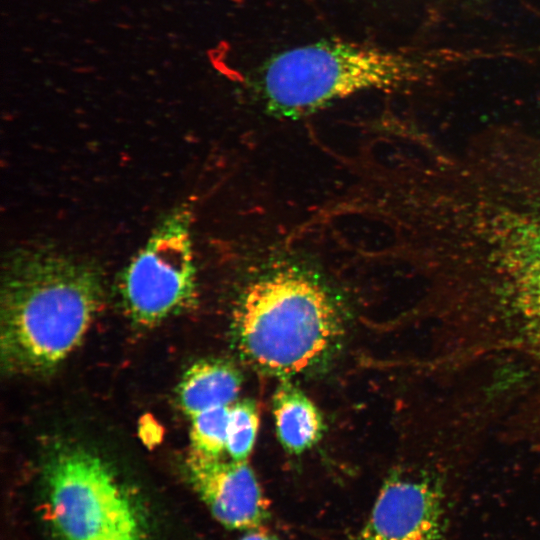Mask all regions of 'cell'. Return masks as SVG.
Wrapping results in <instances>:
<instances>
[{
	"mask_svg": "<svg viewBox=\"0 0 540 540\" xmlns=\"http://www.w3.org/2000/svg\"><path fill=\"white\" fill-rule=\"evenodd\" d=\"M96 265L48 246L9 252L1 290V355L6 368L39 373L81 342L102 305Z\"/></svg>",
	"mask_w": 540,
	"mask_h": 540,
	"instance_id": "obj_1",
	"label": "cell"
},
{
	"mask_svg": "<svg viewBox=\"0 0 540 540\" xmlns=\"http://www.w3.org/2000/svg\"><path fill=\"white\" fill-rule=\"evenodd\" d=\"M487 56L489 52H408L328 39L268 59L258 73L257 90L271 115L299 119L361 92L413 88L451 65Z\"/></svg>",
	"mask_w": 540,
	"mask_h": 540,
	"instance_id": "obj_2",
	"label": "cell"
},
{
	"mask_svg": "<svg viewBox=\"0 0 540 540\" xmlns=\"http://www.w3.org/2000/svg\"><path fill=\"white\" fill-rule=\"evenodd\" d=\"M340 306L328 286L297 266L249 282L232 315L241 357L262 373L290 377L319 366L343 334Z\"/></svg>",
	"mask_w": 540,
	"mask_h": 540,
	"instance_id": "obj_3",
	"label": "cell"
},
{
	"mask_svg": "<svg viewBox=\"0 0 540 540\" xmlns=\"http://www.w3.org/2000/svg\"><path fill=\"white\" fill-rule=\"evenodd\" d=\"M45 474L48 516L60 540H148L134 501L96 455L59 449Z\"/></svg>",
	"mask_w": 540,
	"mask_h": 540,
	"instance_id": "obj_4",
	"label": "cell"
},
{
	"mask_svg": "<svg viewBox=\"0 0 540 540\" xmlns=\"http://www.w3.org/2000/svg\"><path fill=\"white\" fill-rule=\"evenodd\" d=\"M132 320L153 325L189 307L196 297L191 212L179 206L164 216L120 278Z\"/></svg>",
	"mask_w": 540,
	"mask_h": 540,
	"instance_id": "obj_5",
	"label": "cell"
},
{
	"mask_svg": "<svg viewBox=\"0 0 540 540\" xmlns=\"http://www.w3.org/2000/svg\"><path fill=\"white\" fill-rule=\"evenodd\" d=\"M187 468L193 487L223 526L246 531L267 518L265 497L247 461L191 451Z\"/></svg>",
	"mask_w": 540,
	"mask_h": 540,
	"instance_id": "obj_6",
	"label": "cell"
},
{
	"mask_svg": "<svg viewBox=\"0 0 540 540\" xmlns=\"http://www.w3.org/2000/svg\"><path fill=\"white\" fill-rule=\"evenodd\" d=\"M442 496L422 477L393 475L381 488L359 536L367 540H412L440 535Z\"/></svg>",
	"mask_w": 540,
	"mask_h": 540,
	"instance_id": "obj_7",
	"label": "cell"
},
{
	"mask_svg": "<svg viewBox=\"0 0 540 540\" xmlns=\"http://www.w3.org/2000/svg\"><path fill=\"white\" fill-rule=\"evenodd\" d=\"M242 375L231 363L206 359L195 362L178 386V401L192 418L209 409L232 405L240 392Z\"/></svg>",
	"mask_w": 540,
	"mask_h": 540,
	"instance_id": "obj_8",
	"label": "cell"
},
{
	"mask_svg": "<svg viewBox=\"0 0 540 540\" xmlns=\"http://www.w3.org/2000/svg\"><path fill=\"white\" fill-rule=\"evenodd\" d=\"M273 415L278 439L289 453L305 452L322 436L324 422L319 409L289 382L281 383L273 395Z\"/></svg>",
	"mask_w": 540,
	"mask_h": 540,
	"instance_id": "obj_9",
	"label": "cell"
},
{
	"mask_svg": "<svg viewBox=\"0 0 540 540\" xmlns=\"http://www.w3.org/2000/svg\"><path fill=\"white\" fill-rule=\"evenodd\" d=\"M259 428V412L250 399L235 401L229 408L226 454L235 461H247Z\"/></svg>",
	"mask_w": 540,
	"mask_h": 540,
	"instance_id": "obj_10",
	"label": "cell"
},
{
	"mask_svg": "<svg viewBox=\"0 0 540 540\" xmlns=\"http://www.w3.org/2000/svg\"><path fill=\"white\" fill-rule=\"evenodd\" d=\"M230 406L209 409L190 418L191 451L215 457L226 453Z\"/></svg>",
	"mask_w": 540,
	"mask_h": 540,
	"instance_id": "obj_11",
	"label": "cell"
},
{
	"mask_svg": "<svg viewBox=\"0 0 540 540\" xmlns=\"http://www.w3.org/2000/svg\"><path fill=\"white\" fill-rule=\"evenodd\" d=\"M237 540H280L276 536L261 530L260 527L246 530Z\"/></svg>",
	"mask_w": 540,
	"mask_h": 540,
	"instance_id": "obj_12",
	"label": "cell"
},
{
	"mask_svg": "<svg viewBox=\"0 0 540 540\" xmlns=\"http://www.w3.org/2000/svg\"><path fill=\"white\" fill-rule=\"evenodd\" d=\"M353 540H367V539H364L363 537L358 535ZM413 540H440V535L426 536V537H421V538H417V539H413Z\"/></svg>",
	"mask_w": 540,
	"mask_h": 540,
	"instance_id": "obj_13",
	"label": "cell"
}]
</instances>
